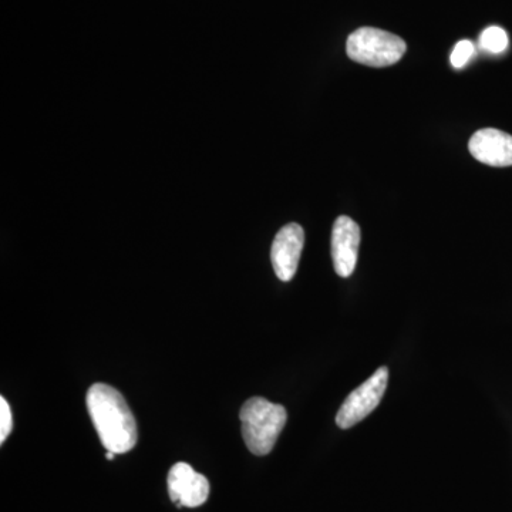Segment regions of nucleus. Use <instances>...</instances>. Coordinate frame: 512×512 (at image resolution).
<instances>
[{"instance_id":"10","label":"nucleus","mask_w":512,"mask_h":512,"mask_svg":"<svg viewBox=\"0 0 512 512\" xmlns=\"http://www.w3.org/2000/svg\"><path fill=\"white\" fill-rule=\"evenodd\" d=\"M474 55H476V47H474L473 42L461 40L454 47L453 53L450 56V62L456 69H461V67L466 66L470 62L471 57Z\"/></svg>"},{"instance_id":"7","label":"nucleus","mask_w":512,"mask_h":512,"mask_svg":"<svg viewBox=\"0 0 512 512\" xmlns=\"http://www.w3.org/2000/svg\"><path fill=\"white\" fill-rule=\"evenodd\" d=\"M360 238L362 232L352 218L342 215L335 221L332 229V259L336 274L342 278H349L355 272Z\"/></svg>"},{"instance_id":"6","label":"nucleus","mask_w":512,"mask_h":512,"mask_svg":"<svg viewBox=\"0 0 512 512\" xmlns=\"http://www.w3.org/2000/svg\"><path fill=\"white\" fill-rule=\"evenodd\" d=\"M303 245H305V232L299 224L285 225L276 234L271 249V261L276 276L282 282L292 281L298 271Z\"/></svg>"},{"instance_id":"2","label":"nucleus","mask_w":512,"mask_h":512,"mask_svg":"<svg viewBox=\"0 0 512 512\" xmlns=\"http://www.w3.org/2000/svg\"><path fill=\"white\" fill-rule=\"evenodd\" d=\"M239 419L248 450L255 456H266L281 436L288 413L281 404L271 403L264 397H252L242 406Z\"/></svg>"},{"instance_id":"9","label":"nucleus","mask_w":512,"mask_h":512,"mask_svg":"<svg viewBox=\"0 0 512 512\" xmlns=\"http://www.w3.org/2000/svg\"><path fill=\"white\" fill-rule=\"evenodd\" d=\"M508 40L507 32L498 26H490L481 33L480 46L485 52L493 53V55H500L507 50Z\"/></svg>"},{"instance_id":"11","label":"nucleus","mask_w":512,"mask_h":512,"mask_svg":"<svg viewBox=\"0 0 512 512\" xmlns=\"http://www.w3.org/2000/svg\"><path fill=\"white\" fill-rule=\"evenodd\" d=\"M13 427L12 412L5 397H0V443H5Z\"/></svg>"},{"instance_id":"4","label":"nucleus","mask_w":512,"mask_h":512,"mask_svg":"<svg viewBox=\"0 0 512 512\" xmlns=\"http://www.w3.org/2000/svg\"><path fill=\"white\" fill-rule=\"evenodd\" d=\"M387 382H389V369L382 366L365 383L356 387L346 397L345 402L340 406L338 416H336V424L340 429H350L365 420L382 402Z\"/></svg>"},{"instance_id":"8","label":"nucleus","mask_w":512,"mask_h":512,"mask_svg":"<svg viewBox=\"0 0 512 512\" xmlns=\"http://www.w3.org/2000/svg\"><path fill=\"white\" fill-rule=\"evenodd\" d=\"M468 150L477 161L491 167L512 165V136L497 128H483L477 131L470 138Z\"/></svg>"},{"instance_id":"3","label":"nucleus","mask_w":512,"mask_h":512,"mask_svg":"<svg viewBox=\"0 0 512 512\" xmlns=\"http://www.w3.org/2000/svg\"><path fill=\"white\" fill-rule=\"evenodd\" d=\"M407 45L402 37L376 28H360L349 36L346 53L353 62L369 67H389L399 62Z\"/></svg>"},{"instance_id":"12","label":"nucleus","mask_w":512,"mask_h":512,"mask_svg":"<svg viewBox=\"0 0 512 512\" xmlns=\"http://www.w3.org/2000/svg\"><path fill=\"white\" fill-rule=\"evenodd\" d=\"M114 456H116V453H113V451H107L106 458L107 460H114Z\"/></svg>"},{"instance_id":"5","label":"nucleus","mask_w":512,"mask_h":512,"mask_svg":"<svg viewBox=\"0 0 512 512\" xmlns=\"http://www.w3.org/2000/svg\"><path fill=\"white\" fill-rule=\"evenodd\" d=\"M168 494L178 508H197L208 500L210 483L187 463H177L168 473Z\"/></svg>"},{"instance_id":"1","label":"nucleus","mask_w":512,"mask_h":512,"mask_svg":"<svg viewBox=\"0 0 512 512\" xmlns=\"http://www.w3.org/2000/svg\"><path fill=\"white\" fill-rule=\"evenodd\" d=\"M87 410L101 444L116 454L128 453L137 443V424L119 390L96 383L86 397Z\"/></svg>"}]
</instances>
